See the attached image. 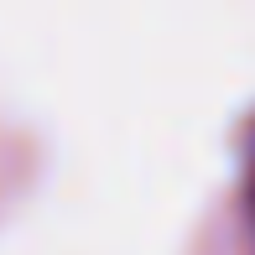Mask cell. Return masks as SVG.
<instances>
[{
  "label": "cell",
  "mask_w": 255,
  "mask_h": 255,
  "mask_svg": "<svg viewBox=\"0 0 255 255\" xmlns=\"http://www.w3.org/2000/svg\"><path fill=\"white\" fill-rule=\"evenodd\" d=\"M245 172H250V214H255V125H250V141H245Z\"/></svg>",
  "instance_id": "cell-1"
}]
</instances>
